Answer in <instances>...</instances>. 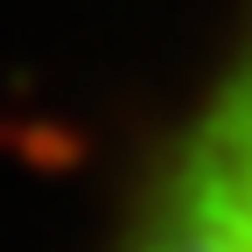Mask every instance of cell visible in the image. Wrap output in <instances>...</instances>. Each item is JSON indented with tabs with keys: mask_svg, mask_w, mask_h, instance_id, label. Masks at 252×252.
<instances>
[{
	"mask_svg": "<svg viewBox=\"0 0 252 252\" xmlns=\"http://www.w3.org/2000/svg\"><path fill=\"white\" fill-rule=\"evenodd\" d=\"M133 252H252V63L210 91L168 154Z\"/></svg>",
	"mask_w": 252,
	"mask_h": 252,
	"instance_id": "cell-1",
	"label": "cell"
}]
</instances>
